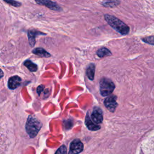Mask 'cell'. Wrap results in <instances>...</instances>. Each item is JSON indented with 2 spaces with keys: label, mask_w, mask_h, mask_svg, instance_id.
Instances as JSON below:
<instances>
[{
  "label": "cell",
  "mask_w": 154,
  "mask_h": 154,
  "mask_svg": "<svg viewBox=\"0 0 154 154\" xmlns=\"http://www.w3.org/2000/svg\"><path fill=\"white\" fill-rule=\"evenodd\" d=\"M104 17L107 23L122 35H126L129 33V26L119 19L110 14H105Z\"/></svg>",
  "instance_id": "1"
},
{
  "label": "cell",
  "mask_w": 154,
  "mask_h": 154,
  "mask_svg": "<svg viewBox=\"0 0 154 154\" xmlns=\"http://www.w3.org/2000/svg\"><path fill=\"white\" fill-rule=\"evenodd\" d=\"M42 123L34 116H29L26 123V131L30 137H35L42 128Z\"/></svg>",
  "instance_id": "2"
},
{
  "label": "cell",
  "mask_w": 154,
  "mask_h": 154,
  "mask_svg": "<svg viewBox=\"0 0 154 154\" xmlns=\"http://www.w3.org/2000/svg\"><path fill=\"white\" fill-rule=\"evenodd\" d=\"M100 93L102 96H107L111 94L115 88L114 82L106 78H102L99 83Z\"/></svg>",
  "instance_id": "3"
},
{
  "label": "cell",
  "mask_w": 154,
  "mask_h": 154,
  "mask_svg": "<svg viewBox=\"0 0 154 154\" xmlns=\"http://www.w3.org/2000/svg\"><path fill=\"white\" fill-rule=\"evenodd\" d=\"M83 150V144L79 140H74L70 144L68 154H78Z\"/></svg>",
  "instance_id": "4"
},
{
  "label": "cell",
  "mask_w": 154,
  "mask_h": 154,
  "mask_svg": "<svg viewBox=\"0 0 154 154\" xmlns=\"http://www.w3.org/2000/svg\"><path fill=\"white\" fill-rule=\"evenodd\" d=\"M116 99H117V97L114 95L108 96L105 99L104 105L109 111L111 112H114L115 111L117 105Z\"/></svg>",
  "instance_id": "5"
},
{
  "label": "cell",
  "mask_w": 154,
  "mask_h": 154,
  "mask_svg": "<svg viewBox=\"0 0 154 154\" xmlns=\"http://www.w3.org/2000/svg\"><path fill=\"white\" fill-rule=\"evenodd\" d=\"M37 4L42 5H45L49 9L54 11H61L60 7L55 2L50 0H35Z\"/></svg>",
  "instance_id": "6"
},
{
  "label": "cell",
  "mask_w": 154,
  "mask_h": 154,
  "mask_svg": "<svg viewBox=\"0 0 154 154\" xmlns=\"http://www.w3.org/2000/svg\"><path fill=\"white\" fill-rule=\"evenodd\" d=\"M91 119L96 123H100L103 120L102 111L99 108H95L91 114Z\"/></svg>",
  "instance_id": "7"
},
{
  "label": "cell",
  "mask_w": 154,
  "mask_h": 154,
  "mask_svg": "<svg viewBox=\"0 0 154 154\" xmlns=\"http://www.w3.org/2000/svg\"><path fill=\"white\" fill-rule=\"evenodd\" d=\"M21 83V78L18 76H13L8 79V86L10 89H15L20 85Z\"/></svg>",
  "instance_id": "8"
},
{
  "label": "cell",
  "mask_w": 154,
  "mask_h": 154,
  "mask_svg": "<svg viewBox=\"0 0 154 154\" xmlns=\"http://www.w3.org/2000/svg\"><path fill=\"white\" fill-rule=\"evenodd\" d=\"M39 34H45L44 33L40 32V31H35V30H29L28 32V36L29 43L31 46H34L35 43V37Z\"/></svg>",
  "instance_id": "9"
},
{
  "label": "cell",
  "mask_w": 154,
  "mask_h": 154,
  "mask_svg": "<svg viewBox=\"0 0 154 154\" xmlns=\"http://www.w3.org/2000/svg\"><path fill=\"white\" fill-rule=\"evenodd\" d=\"M32 53L39 56V57H41L48 58V57H51V54L42 48H35L34 49H33Z\"/></svg>",
  "instance_id": "10"
},
{
  "label": "cell",
  "mask_w": 154,
  "mask_h": 154,
  "mask_svg": "<svg viewBox=\"0 0 154 154\" xmlns=\"http://www.w3.org/2000/svg\"><path fill=\"white\" fill-rule=\"evenodd\" d=\"M85 125L88 129L91 131H97L100 129V126L94 124L88 115L86 116L85 118Z\"/></svg>",
  "instance_id": "11"
},
{
  "label": "cell",
  "mask_w": 154,
  "mask_h": 154,
  "mask_svg": "<svg viewBox=\"0 0 154 154\" xmlns=\"http://www.w3.org/2000/svg\"><path fill=\"white\" fill-rule=\"evenodd\" d=\"M94 72H95V66L94 64H90L87 67L86 70L87 76L90 80L94 79Z\"/></svg>",
  "instance_id": "12"
},
{
  "label": "cell",
  "mask_w": 154,
  "mask_h": 154,
  "mask_svg": "<svg viewBox=\"0 0 154 154\" xmlns=\"http://www.w3.org/2000/svg\"><path fill=\"white\" fill-rule=\"evenodd\" d=\"M96 54L99 57H107V56H110L111 55V52L109 51V49H108L106 48H102L99 49L97 50L96 52Z\"/></svg>",
  "instance_id": "13"
},
{
  "label": "cell",
  "mask_w": 154,
  "mask_h": 154,
  "mask_svg": "<svg viewBox=\"0 0 154 154\" xmlns=\"http://www.w3.org/2000/svg\"><path fill=\"white\" fill-rule=\"evenodd\" d=\"M24 66H26L31 72H35L38 69L37 66L29 60H26L24 62Z\"/></svg>",
  "instance_id": "14"
},
{
  "label": "cell",
  "mask_w": 154,
  "mask_h": 154,
  "mask_svg": "<svg viewBox=\"0 0 154 154\" xmlns=\"http://www.w3.org/2000/svg\"><path fill=\"white\" fill-rule=\"evenodd\" d=\"M120 4V1L118 0H105L102 4L105 7H114L117 6Z\"/></svg>",
  "instance_id": "15"
},
{
  "label": "cell",
  "mask_w": 154,
  "mask_h": 154,
  "mask_svg": "<svg viewBox=\"0 0 154 154\" xmlns=\"http://www.w3.org/2000/svg\"><path fill=\"white\" fill-rule=\"evenodd\" d=\"M66 152H67L66 147L64 145H63L58 149V150L56 152L55 154H66Z\"/></svg>",
  "instance_id": "16"
},
{
  "label": "cell",
  "mask_w": 154,
  "mask_h": 154,
  "mask_svg": "<svg viewBox=\"0 0 154 154\" xmlns=\"http://www.w3.org/2000/svg\"><path fill=\"white\" fill-rule=\"evenodd\" d=\"M4 1L7 3L10 4L12 5L13 6H14V7H20L21 5V4L19 2H17V1H14V0H4Z\"/></svg>",
  "instance_id": "17"
},
{
  "label": "cell",
  "mask_w": 154,
  "mask_h": 154,
  "mask_svg": "<svg viewBox=\"0 0 154 154\" xmlns=\"http://www.w3.org/2000/svg\"><path fill=\"white\" fill-rule=\"evenodd\" d=\"M143 40L144 42H146V43H147L149 44H150L152 45H154V43H153V35L144 38H143Z\"/></svg>",
  "instance_id": "18"
},
{
  "label": "cell",
  "mask_w": 154,
  "mask_h": 154,
  "mask_svg": "<svg viewBox=\"0 0 154 154\" xmlns=\"http://www.w3.org/2000/svg\"><path fill=\"white\" fill-rule=\"evenodd\" d=\"M43 89H44V86H43V85H39V86L37 87V93H38V94H40L43 91Z\"/></svg>",
  "instance_id": "19"
},
{
  "label": "cell",
  "mask_w": 154,
  "mask_h": 154,
  "mask_svg": "<svg viewBox=\"0 0 154 154\" xmlns=\"http://www.w3.org/2000/svg\"><path fill=\"white\" fill-rule=\"evenodd\" d=\"M3 74H4V73H3V72L0 69V78L3 76V75H4Z\"/></svg>",
  "instance_id": "20"
}]
</instances>
